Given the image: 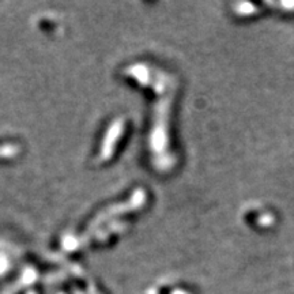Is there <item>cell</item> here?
Returning a JSON list of instances; mask_svg holds the SVG:
<instances>
[{
	"instance_id": "6da1fadb",
	"label": "cell",
	"mask_w": 294,
	"mask_h": 294,
	"mask_svg": "<svg viewBox=\"0 0 294 294\" xmlns=\"http://www.w3.org/2000/svg\"><path fill=\"white\" fill-rule=\"evenodd\" d=\"M130 74L141 83L151 86L157 101L153 108L151 132H150V154L155 169L160 172H169L176 165V155L170 149V113L173 101L176 99L179 80L176 75L162 71L155 67L137 64L130 68Z\"/></svg>"
}]
</instances>
